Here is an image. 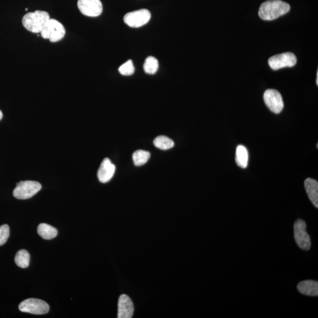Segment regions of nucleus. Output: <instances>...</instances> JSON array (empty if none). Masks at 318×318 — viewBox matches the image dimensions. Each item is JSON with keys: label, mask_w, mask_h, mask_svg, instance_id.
<instances>
[{"label": "nucleus", "mask_w": 318, "mask_h": 318, "mask_svg": "<svg viewBox=\"0 0 318 318\" xmlns=\"http://www.w3.org/2000/svg\"><path fill=\"white\" fill-rule=\"evenodd\" d=\"M150 19V11L147 9H142L125 14L124 22L130 27L138 28L147 24Z\"/></svg>", "instance_id": "obj_7"}, {"label": "nucleus", "mask_w": 318, "mask_h": 318, "mask_svg": "<svg viewBox=\"0 0 318 318\" xmlns=\"http://www.w3.org/2000/svg\"><path fill=\"white\" fill-rule=\"evenodd\" d=\"M135 71V67H134L133 61L131 60L123 64L119 69V72L123 75H132Z\"/></svg>", "instance_id": "obj_21"}, {"label": "nucleus", "mask_w": 318, "mask_h": 318, "mask_svg": "<svg viewBox=\"0 0 318 318\" xmlns=\"http://www.w3.org/2000/svg\"><path fill=\"white\" fill-rule=\"evenodd\" d=\"M115 166L111 162L110 160L105 158L101 162L98 172L99 181L103 183L109 182L115 174Z\"/></svg>", "instance_id": "obj_12"}, {"label": "nucleus", "mask_w": 318, "mask_h": 318, "mask_svg": "<svg viewBox=\"0 0 318 318\" xmlns=\"http://www.w3.org/2000/svg\"><path fill=\"white\" fill-rule=\"evenodd\" d=\"M41 36L52 43L59 42L65 36L66 30L61 23L55 19H49L45 28L41 31Z\"/></svg>", "instance_id": "obj_3"}, {"label": "nucleus", "mask_w": 318, "mask_h": 318, "mask_svg": "<svg viewBox=\"0 0 318 318\" xmlns=\"http://www.w3.org/2000/svg\"><path fill=\"white\" fill-rule=\"evenodd\" d=\"M144 71L147 73L150 74H155L159 69V62L154 57H148L144 64Z\"/></svg>", "instance_id": "obj_20"}, {"label": "nucleus", "mask_w": 318, "mask_h": 318, "mask_svg": "<svg viewBox=\"0 0 318 318\" xmlns=\"http://www.w3.org/2000/svg\"><path fill=\"white\" fill-rule=\"evenodd\" d=\"M42 189L41 184L35 181H22L17 184L13 191V196L18 199H28L37 194Z\"/></svg>", "instance_id": "obj_4"}, {"label": "nucleus", "mask_w": 318, "mask_h": 318, "mask_svg": "<svg viewBox=\"0 0 318 318\" xmlns=\"http://www.w3.org/2000/svg\"><path fill=\"white\" fill-rule=\"evenodd\" d=\"M10 236V228L7 224L0 226V246H2L8 240Z\"/></svg>", "instance_id": "obj_22"}, {"label": "nucleus", "mask_w": 318, "mask_h": 318, "mask_svg": "<svg viewBox=\"0 0 318 318\" xmlns=\"http://www.w3.org/2000/svg\"><path fill=\"white\" fill-rule=\"evenodd\" d=\"M317 84L318 85V72H317Z\"/></svg>", "instance_id": "obj_24"}, {"label": "nucleus", "mask_w": 318, "mask_h": 318, "mask_svg": "<svg viewBox=\"0 0 318 318\" xmlns=\"http://www.w3.org/2000/svg\"><path fill=\"white\" fill-rule=\"evenodd\" d=\"M235 160L239 167L243 169L247 168L249 161V153L244 146L239 145L236 148Z\"/></svg>", "instance_id": "obj_15"}, {"label": "nucleus", "mask_w": 318, "mask_h": 318, "mask_svg": "<svg viewBox=\"0 0 318 318\" xmlns=\"http://www.w3.org/2000/svg\"><path fill=\"white\" fill-rule=\"evenodd\" d=\"M20 311L35 315L48 313L49 307L48 303L42 300L30 298L24 300L19 306Z\"/></svg>", "instance_id": "obj_5"}, {"label": "nucleus", "mask_w": 318, "mask_h": 318, "mask_svg": "<svg viewBox=\"0 0 318 318\" xmlns=\"http://www.w3.org/2000/svg\"><path fill=\"white\" fill-rule=\"evenodd\" d=\"M150 153L147 151L138 150L133 154L134 164L136 166H141L146 164L150 159Z\"/></svg>", "instance_id": "obj_18"}, {"label": "nucleus", "mask_w": 318, "mask_h": 318, "mask_svg": "<svg viewBox=\"0 0 318 318\" xmlns=\"http://www.w3.org/2000/svg\"><path fill=\"white\" fill-rule=\"evenodd\" d=\"M2 116H3V115H2L1 111L0 110V121L2 119Z\"/></svg>", "instance_id": "obj_23"}, {"label": "nucleus", "mask_w": 318, "mask_h": 318, "mask_svg": "<svg viewBox=\"0 0 318 318\" xmlns=\"http://www.w3.org/2000/svg\"><path fill=\"white\" fill-rule=\"evenodd\" d=\"M38 233L39 235L46 240H50L56 237L57 235V230L48 224L41 223L38 226Z\"/></svg>", "instance_id": "obj_16"}, {"label": "nucleus", "mask_w": 318, "mask_h": 318, "mask_svg": "<svg viewBox=\"0 0 318 318\" xmlns=\"http://www.w3.org/2000/svg\"><path fill=\"white\" fill-rule=\"evenodd\" d=\"M77 6L84 16L98 17L103 11V5L100 0H78Z\"/></svg>", "instance_id": "obj_10"}, {"label": "nucleus", "mask_w": 318, "mask_h": 318, "mask_svg": "<svg viewBox=\"0 0 318 318\" xmlns=\"http://www.w3.org/2000/svg\"><path fill=\"white\" fill-rule=\"evenodd\" d=\"M134 313L133 303L126 294L119 297L118 303V318H131Z\"/></svg>", "instance_id": "obj_11"}, {"label": "nucleus", "mask_w": 318, "mask_h": 318, "mask_svg": "<svg viewBox=\"0 0 318 318\" xmlns=\"http://www.w3.org/2000/svg\"><path fill=\"white\" fill-rule=\"evenodd\" d=\"M296 61L295 55L292 52H286L271 57L268 63L271 69L277 71L282 68H292L296 65Z\"/></svg>", "instance_id": "obj_8"}, {"label": "nucleus", "mask_w": 318, "mask_h": 318, "mask_svg": "<svg viewBox=\"0 0 318 318\" xmlns=\"http://www.w3.org/2000/svg\"><path fill=\"white\" fill-rule=\"evenodd\" d=\"M290 9V5L287 2L281 0H269L261 4L259 16L262 20L271 21L285 15Z\"/></svg>", "instance_id": "obj_1"}, {"label": "nucleus", "mask_w": 318, "mask_h": 318, "mask_svg": "<svg viewBox=\"0 0 318 318\" xmlns=\"http://www.w3.org/2000/svg\"><path fill=\"white\" fill-rule=\"evenodd\" d=\"M297 290L305 295L317 296L318 295V283L317 281H305L300 282L297 285Z\"/></svg>", "instance_id": "obj_14"}, {"label": "nucleus", "mask_w": 318, "mask_h": 318, "mask_svg": "<svg viewBox=\"0 0 318 318\" xmlns=\"http://www.w3.org/2000/svg\"><path fill=\"white\" fill-rule=\"evenodd\" d=\"M30 255L27 250L22 249L17 253L15 262L17 266L22 268H26L30 264Z\"/></svg>", "instance_id": "obj_19"}, {"label": "nucleus", "mask_w": 318, "mask_h": 318, "mask_svg": "<svg viewBox=\"0 0 318 318\" xmlns=\"http://www.w3.org/2000/svg\"><path fill=\"white\" fill-rule=\"evenodd\" d=\"M49 18V14L45 11L37 10L28 13L23 17L22 23L27 30L34 33H39L45 28Z\"/></svg>", "instance_id": "obj_2"}, {"label": "nucleus", "mask_w": 318, "mask_h": 318, "mask_svg": "<svg viewBox=\"0 0 318 318\" xmlns=\"http://www.w3.org/2000/svg\"><path fill=\"white\" fill-rule=\"evenodd\" d=\"M294 237L298 246L303 250H308L311 246L310 236L306 232V224L301 220H297L294 224Z\"/></svg>", "instance_id": "obj_6"}, {"label": "nucleus", "mask_w": 318, "mask_h": 318, "mask_svg": "<svg viewBox=\"0 0 318 318\" xmlns=\"http://www.w3.org/2000/svg\"><path fill=\"white\" fill-rule=\"evenodd\" d=\"M154 145L157 148L161 150H169L173 147L174 143L168 137L165 136H159L154 140Z\"/></svg>", "instance_id": "obj_17"}, {"label": "nucleus", "mask_w": 318, "mask_h": 318, "mask_svg": "<svg viewBox=\"0 0 318 318\" xmlns=\"http://www.w3.org/2000/svg\"><path fill=\"white\" fill-rule=\"evenodd\" d=\"M264 99L267 107L274 113H280L284 109V103L281 93L276 90H267L264 93Z\"/></svg>", "instance_id": "obj_9"}, {"label": "nucleus", "mask_w": 318, "mask_h": 318, "mask_svg": "<svg viewBox=\"0 0 318 318\" xmlns=\"http://www.w3.org/2000/svg\"><path fill=\"white\" fill-rule=\"evenodd\" d=\"M305 188L309 199L313 205L318 208V183L317 180L308 178L305 181Z\"/></svg>", "instance_id": "obj_13"}]
</instances>
